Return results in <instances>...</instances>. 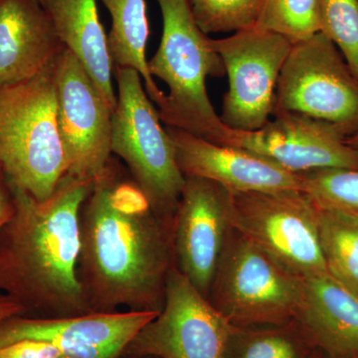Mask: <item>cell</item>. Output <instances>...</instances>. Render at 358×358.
<instances>
[{
  "label": "cell",
  "instance_id": "277c9868",
  "mask_svg": "<svg viewBox=\"0 0 358 358\" xmlns=\"http://www.w3.org/2000/svg\"><path fill=\"white\" fill-rule=\"evenodd\" d=\"M56 60L31 79L0 88L4 180L39 201L53 194L68 169L58 129Z\"/></svg>",
  "mask_w": 358,
  "mask_h": 358
},
{
  "label": "cell",
  "instance_id": "3957f363",
  "mask_svg": "<svg viewBox=\"0 0 358 358\" xmlns=\"http://www.w3.org/2000/svg\"><path fill=\"white\" fill-rule=\"evenodd\" d=\"M164 28L159 48L148 61L152 77L169 87L159 108L166 127L223 145L229 128L224 126L207 93V77H222L223 62L193 17L188 0H157Z\"/></svg>",
  "mask_w": 358,
  "mask_h": 358
},
{
  "label": "cell",
  "instance_id": "7c38bea8",
  "mask_svg": "<svg viewBox=\"0 0 358 358\" xmlns=\"http://www.w3.org/2000/svg\"><path fill=\"white\" fill-rule=\"evenodd\" d=\"M232 193L222 185L185 176L173 219L176 267L208 299L231 226Z\"/></svg>",
  "mask_w": 358,
  "mask_h": 358
},
{
  "label": "cell",
  "instance_id": "836d02e7",
  "mask_svg": "<svg viewBox=\"0 0 358 358\" xmlns=\"http://www.w3.org/2000/svg\"><path fill=\"white\" fill-rule=\"evenodd\" d=\"M0 1H1V0H0Z\"/></svg>",
  "mask_w": 358,
  "mask_h": 358
},
{
  "label": "cell",
  "instance_id": "ffe728a7",
  "mask_svg": "<svg viewBox=\"0 0 358 358\" xmlns=\"http://www.w3.org/2000/svg\"><path fill=\"white\" fill-rule=\"evenodd\" d=\"M317 218L327 271L358 296V218L320 206Z\"/></svg>",
  "mask_w": 358,
  "mask_h": 358
},
{
  "label": "cell",
  "instance_id": "9c48e42d",
  "mask_svg": "<svg viewBox=\"0 0 358 358\" xmlns=\"http://www.w3.org/2000/svg\"><path fill=\"white\" fill-rule=\"evenodd\" d=\"M211 44L229 82L221 108L224 126L242 131L262 128L274 112L278 81L293 44L256 28L212 39Z\"/></svg>",
  "mask_w": 358,
  "mask_h": 358
},
{
  "label": "cell",
  "instance_id": "5b68a950",
  "mask_svg": "<svg viewBox=\"0 0 358 358\" xmlns=\"http://www.w3.org/2000/svg\"><path fill=\"white\" fill-rule=\"evenodd\" d=\"M115 76L119 94L113 113L112 154L124 162L154 210L173 220L185 176L176 162L173 141L140 73L115 66Z\"/></svg>",
  "mask_w": 358,
  "mask_h": 358
},
{
  "label": "cell",
  "instance_id": "f546056e",
  "mask_svg": "<svg viewBox=\"0 0 358 358\" xmlns=\"http://www.w3.org/2000/svg\"><path fill=\"white\" fill-rule=\"evenodd\" d=\"M117 358H157L154 357H136V355H124V353H122L121 355H120Z\"/></svg>",
  "mask_w": 358,
  "mask_h": 358
},
{
  "label": "cell",
  "instance_id": "6da1fadb",
  "mask_svg": "<svg viewBox=\"0 0 358 358\" xmlns=\"http://www.w3.org/2000/svg\"><path fill=\"white\" fill-rule=\"evenodd\" d=\"M174 266L173 220L110 157L80 210L77 275L90 310L160 313Z\"/></svg>",
  "mask_w": 358,
  "mask_h": 358
},
{
  "label": "cell",
  "instance_id": "52a82bcc",
  "mask_svg": "<svg viewBox=\"0 0 358 358\" xmlns=\"http://www.w3.org/2000/svg\"><path fill=\"white\" fill-rule=\"evenodd\" d=\"M275 112L329 122L346 136L358 131V78L322 32L292 47L275 90Z\"/></svg>",
  "mask_w": 358,
  "mask_h": 358
},
{
  "label": "cell",
  "instance_id": "ac0fdd59",
  "mask_svg": "<svg viewBox=\"0 0 358 358\" xmlns=\"http://www.w3.org/2000/svg\"><path fill=\"white\" fill-rule=\"evenodd\" d=\"M41 4L61 43L81 62L108 105L115 110L114 64L96 0H41Z\"/></svg>",
  "mask_w": 358,
  "mask_h": 358
},
{
  "label": "cell",
  "instance_id": "f1b7e54d",
  "mask_svg": "<svg viewBox=\"0 0 358 358\" xmlns=\"http://www.w3.org/2000/svg\"><path fill=\"white\" fill-rule=\"evenodd\" d=\"M322 352V357L320 358H350V357H338V355H329V353L326 352Z\"/></svg>",
  "mask_w": 358,
  "mask_h": 358
},
{
  "label": "cell",
  "instance_id": "d6a6232c",
  "mask_svg": "<svg viewBox=\"0 0 358 358\" xmlns=\"http://www.w3.org/2000/svg\"><path fill=\"white\" fill-rule=\"evenodd\" d=\"M36 1H39L41 3V0H36Z\"/></svg>",
  "mask_w": 358,
  "mask_h": 358
},
{
  "label": "cell",
  "instance_id": "d4e9b609",
  "mask_svg": "<svg viewBox=\"0 0 358 358\" xmlns=\"http://www.w3.org/2000/svg\"><path fill=\"white\" fill-rule=\"evenodd\" d=\"M320 32L343 54L358 78V0H320Z\"/></svg>",
  "mask_w": 358,
  "mask_h": 358
},
{
  "label": "cell",
  "instance_id": "7402d4cb",
  "mask_svg": "<svg viewBox=\"0 0 358 358\" xmlns=\"http://www.w3.org/2000/svg\"><path fill=\"white\" fill-rule=\"evenodd\" d=\"M253 28L303 41L320 32V0H263Z\"/></svg>",
  "mask_w": 358,
  "mask_h": 358
},
{
  "label": "cell",
  "instance_id": "d6986e66",
  "mask_svg": "<svg viewBox=\"0 0 358 358\" xmlns=\"http://www.w3.org/2000/svg\"><path fill=\"white\" fill-rule=\"evenodd\" d=\"M109 11L112 27L108 48L113 64L138 71L145 92L152 103L160 107L166 94L155 84L148 70L145 49L150 28L145 0H101Z\"/></svg>",
  "mask_w": 358,
  "mask_h": 358
},
{
  "label": "cell",
  "instance_id": "44dd1931",
  "mask_svg": "<svg viewBox=\"0 0 358 358\" xmlns=\"http://www.w3.org/2000/svg\"><path fill=\"white\" fill-rule=\"evenodd\" d=\"M307 346L293 322L280 327L233 326L224 358H307Z\"/></svg>",
  "mask_w": 358,
  "mask_h": 358
},
{
  "label": "cell",
  "instance_id": "4dcf8cb0",
  "mask_svg": "<svg viewBox=\"0 0 358 358\" xmlns=\"http://www.w3.org/2000/svg\"><path fill=\"white\" fill-rule=\"evenodd\" d=\"M2 179H3V173H2L1 166H0V181H1Z\"/></svg>",
  "mask_w": 358,
  "mask_h": 358
},
{
  "label": "cell",
  "instance_id": "e0dca14e",
  "mask_svg": "<svg viewBox=\"0 0 358 358\" xmlns=\"http://www.w3.org/2000/svg\"><path fill=\"white\" fill-rule=\"evenodd\" d=\"M64 48L39 1H0V88L36 76Z\"/></svg>",
  "mask_w": 358,
  "mask_h": 358
},
{
  "label": "cell",
  "instance_id": "ba28073f",
  "mask_svg": "<svg viewBox=\"0 0 358 358\" xmlns=\"http://www.w3.org/2000/svg\"><path fill=\"white\" fill-rule=\"evenodd\" d=\"M231 226L296 277L329 273L317 206L305 192L232 193Z\"/></svg>",
  "mask_w": 358,
  "mask_h": 358
},
{
  "label": "cell",
  "instance_id": "83f0119b",
  "mask_svg": "<svg viewBox=\"0 0 358 358\" xmlns=\"http://www.w3.org/2000/svg\"><path fill=\"white\" fill-rule=\"evenodd\" d=\"M346 143H348L350 147L355 148V150H358V131L357 134L348 136V138H346Z\"/></svg>",
  "mask_w": 358,
  "mask_h": 358
},
{
  "label": "cell",
  "instance_id": "484cf974",
  "mask_svg": "<svg viewBox=\"0 0 358 358\" xmlns=\"http://www.w3.org/2000/svg\"><path fill=\"white\" fill-rule=\"evenodd\" d=\"M13 201L4 178L0 181V229L13 215Z\"/></svg>",
  "mask_w": 358,
  "mask_h": 358
},
{
  "label": "cell",
  "instance_id": "8fae6325",
  "mask_svg": "<svg viewBox=\"0 0 358 358\" xmlns=\"http://www.w3.org/2000/svg\"><path fill=\"white\" fill-rule=\"evenodd\" d=\"M55 89L67 174L93 182L112 157L114 110L84 66L66 48L56 60Z\"/></svg>",
  "mask_w": 358,
  "mask_h": 358
},
{
  "label": "cell",
  "instance_id": "9a60e30c",
  "mask_svg": "<svg viewBox=\"0 0 358 358\" xmlns=\"http://www.w3.org/2000/svg\"><path fill=\"white\" fill-rule=\"evenodd\" d=\"M166 129L185 176L209 179L233 194L301 192V173H289L267 157L245 148L210 143L182 129Z\"/></svg>",
  "mask_w": 358,
  "mask_h": 358
},
{
  "label": "cell",
  "instance_id": "cb8c5ba5",
  "mask_svg": "<svg viewBox=\"0 0 358 358\" xmlns=\"http://www.w3.org/2000/svg\"><path fill=\"white\" fill-rule=\"evenodd\" d=\"M205 34L236 33L255 26L263 0H188Z\"/></svg>",
  "mask_w": 358,
  "mask_h": 358
},
{
  "label": "cell",
  "instance_id": "603a6c76",
  "mask_svg": "<svg viewBox=\"0 0 358 358\" xmlns=\"http://www.w3.org/2000/svg\"><path fill=\"white\" fill-rule=\"evenodd\" d=\"M301 176V192L317 206L358 218V169H317Z\"/></svg>",
  "mask_w": 358,
  "mask_h": 358
},
{
  "label": "cell",
  "instance_id": "4316f807",
  "mask_svg": "<svg viewBox=\"0 0 358 358\" xmlns=\"http://www.w3.org/2000/svg\"><path fill=\"white\" fill-rule=\"evenodd\" d=\"M21 313L22 308L15 301L6 294H0V322L14 315H21Z\"/></svg>",
  "mask_w": 358,
  "mask_h": 358
},
{
  "label": "cell",
  "instance_id": "8992f818",
  "mask_svg": "<svg viewBox=\"0 0 358 358\" xmlns=\"http://www.w3.org/2000/svg\"><path fill=\"white\" fill-rule=\"evenodd\" d=\"M301 278L236 230H231L209 293L232 326L280 327L294 322Z\"/></svg>",
  "mask_w": 358,
  "mask_h": 358
},
{
  "label": "cell",
  "instance_id": "30bf717a",
  "mask_svg": "<svg viewBox=\"0 0 358 358\" xmlns=\"http://www.w3.org/2000/svg\"><path fill=\"white\" fill-rule=\"evenodd\" d=\"M232 329L174 266L167 277L164 308L122 353L157 358H224Z\"/></svg>",
  "mask_w": 358,
  "mask_h": 358
},
{
  "label": "cell",
  "instance_id": "7a4b0ae2",
  "mask_svg": "<svg viewBox=\"0 0 358 358\" xmlns=\"http://www.w3.org/2000/svg\"><path fill=\"white\" fill-rule=\"evenodd\" d=\"M6 185L13 212L0 229V294L29 319L93 313L77 275L80 210L93 182L66 174L43 201Z\"/></svg>",
  "mask_w": 358,
  "mask_h": 358
},
{
  "label": "cell",
  "instance_id": "1f68e13d",
  "mask_svg": "<svg viewBox=\"0 0 358 358\" xmlns=\"http://www.w3.org/2000/svg\"><path fill=\"white\" fill-rule=\"evenodd\" d=\"M60 358H71V357H65V355H62V357H61Z\"/></svg>",
  "mask_w": 358,
  "mask_h": 358
},
{
  "label": "cell",
  "instance_id": "2e32d148",
  "mask_svg": "<svg viewBox=\"0 0 358 358\" xmlns=\"http://www.w3.org/2000/svg\"><path fill=\"white\" fill-rule=\"evenodd\" d=\"M293 324L320 352L358 358V296L329 273L301 278Z\"/></svg>",
  "mask_w": 358,
  "mask_h": 358
},
{
  "label": "cell",
  "instance_id": "4fadbf2b",
  "mask_svg": "<svg viewBox=\"0 0 358 358\" xmlns=\"http://www.w3.org/2000/svg\"><path fill=\"white\" fill-rule=\"evenodd\" d=\"M341 129L296 113L275 112L253 131L229 129L222 145L245 148L267 157L289 173L324 169H358V150Z\"/></svg>",
  "mask_w": 358,
  "mask_h": 358
},
{
  "label": "cell",
  "instance_id": "5bb4252c",
  "mask_svg": "<svg viewBox=\"0 0 358 358\" xmlns=\"http://www.w3.org/2000/svg\"><path fill=\"white\" fill-rule=\"evenodd\" d=\"M159 313L127 310L50 320L14 315L0 322V348L30 339L55 346L71 358H117Z\"/></svg>",
  "mask_w": 358,
  "mask_h": 358
}]
</instances>
